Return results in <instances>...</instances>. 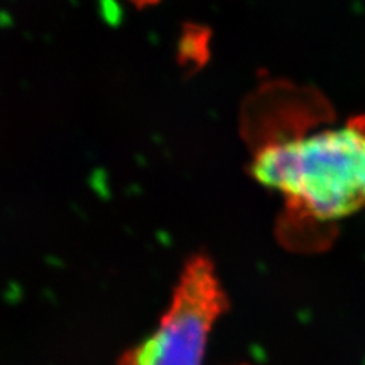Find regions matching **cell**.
Listing matches in <instances>:
<instances>
[{"label":"cell","instance_id":"cell-1","mask_svg":"<svg viewBox=\"0 0 365 365\" xmlns=\"http://www.w3.org/2000/svg\"><path fill=\"white\" fill-rule=\"evenodd\" d=\"M244 134L250 173L280 193L291 218L330 222L365 210V118L295 131L245 108Z\"/></svg>","mask_w":365,"mask_h":365},{"label":"cell","instance_id":"cell-3","mask_svg":"<svg viewBox=\"0 0 365 365\" xmlns=\"http://www.w3.org/2000/svg\"><path fill=\"white\" fill-rule=\"evenodd\" d=\"M133 5H135L137 8H145V6H151L158 4L160 0H130Z\"/></svg>","mask_w":365,"mask_h":365},{"label":"cell","instance_id":"cell-2","mask_svg":"<svg viewBox=\"0 0 365 365\" xmlns=\"http://www.w3.org/2000/svg\"><path fill=\"white\" fill-rule=\"evenodd\" d=\"M227 309L228 299L213 260L193 255L154 332L125 351L119 365H202L209 336Z\"/></svg>","mask_w":365,"mask_h":365}]
</instances>
